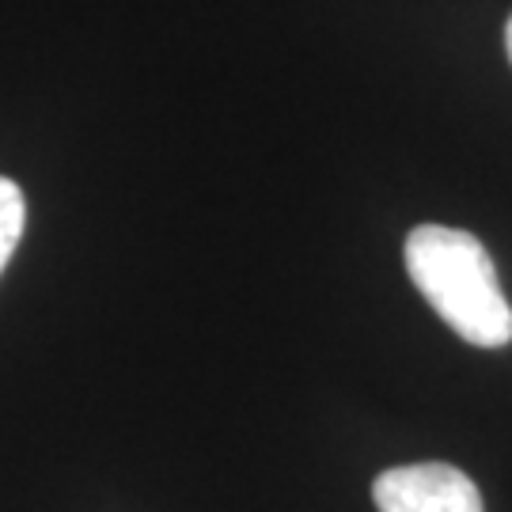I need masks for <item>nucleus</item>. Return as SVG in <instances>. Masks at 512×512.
<instances>
[{"label": "nucleus", "instance_id": "nucleus-4", "mask_svg": "<svg viewBox=\"0 0 512 512\" xmlns=\"http://www.w3.org/2000/svg\"><path fill=\"white\" fill-rule=\"evenodd\" d=\"M505 50H509V61H512V16H509V27H505Z\"/></svg>", "mask_w": 512, "mask_h": 512}, {"label": "nucleus", "instance_id": "nucleus-1", "mask_svg": "<svg viewBox=\"0 0 512 512\" xmlns=\"http://www.w3.org/2000/svg\"><path fill=\"white\" fill-rule=\"evenodd\" d=\"M406 274L463 342L478 349L512 342V308L501 293L494 258L478 236L444 224H418L406 236Z\"/></svg>", "mask_w": 512, "mask_h": 512}, {"label": "nucleus", "instance_id": "nucleus-2", "mask_svg": "<svg viewBox=\"0 0 512 512\" xmlns=\"http://www.w3.org/2000/svg\"><path fill=\"white\" fill-rule=\"evenodd\" d=\"M380 512H486L471 478L452 463H410L391 467L372 482Z\"/></svg>", "mask_w": 512, "mask_h": 512}, {"label": "nucleus", "instance_id": "nucleus-3", "mask_svg": "<svg viewBox=\"0 0 512 512\" xmlns=\"http://www.w3.org/2000/svg\"><path fill=\"white\" fill-rule=\"evenodd\" d=\"M23 224H27V202L8 175H0V274L16 255L19 239H23Z\"/></svg>", "mask_w": 512, "mask_h": 512}]
</instances>
